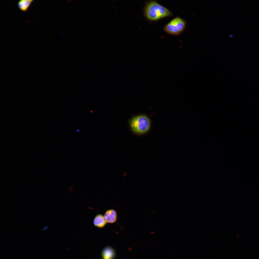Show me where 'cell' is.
<instances>
[{"instance_id": "1", "label": "cell", "mask_w": 259, "mask_h": 259, "mask_svg": "<svg viewBox=\"0 0 259 259\" xmlns=\"http://www.w3.org/2000/svg\"><path fill=\"white\" fill-rule=\"evenodd\" d=\"M144 13L146 18L151 21H157L172 14L168 8L153 0L146 3Z\"/></svg>"}, {"instance_id": "2", "label": "cell", "mask_w": 259, "mask_h": 259, "mask_svg": "<svg viewBox=\"0 0 259 259\" xmlns=\"http://www.w3.org/2000/svg\"><path fill=\"white\" fill-rule=\"evenodd\" d=\"M151 121L146 115L141 114L134 117L129 121L131 129L134 133L143 135L150 130Z\"/></svg>"}, {"instance_id": "3", "label": "cell", "mask_w": 259, "mask_h": 259, "mask_svg": "<svg viewBox=\"0 0 259 259\" xmlns=\"http://www.w3.org/2000/svg\"><path fill=\"white\" fill-rule=\"evenodd\" d=\"M186 22L184 20L179 17H176L165 26L164 29L167 33L177 35L182 32L185 28Z\"/></svg>"}, {"instance_id": "4", "label": "cell", "mask_w": 259, "mask_h": 259, "mask_svg": "<svg viewBox=\"0 0 259 259\" xmlns=\"http://www.w3.org/2000/svg\"><path fill=\"white\" fill-rule=\"evenodd\" d=\"M102 256L103 259H114L116 253L113 248L109 246L106 247L102 250Z\"/></svg>"}, {"instance_id": "5", "label": "cell", "mask_w": 259, "mask_h": 259, "mask_svg": "<svg viewBox=\"0 0 259 259\" xmlns=\"http://www.w3.org/2000/svg\"><path fill=\"white\" fill-rule=\"evenodd\" d=\"M104 217L107 223H113L116 222L117 215L116 211L112 209H109L105 212Z\"/></svg>"}, {"instance_id": "6", "label": "cell", "mask_w": 259, "mask_h": 259, "mask_svg": "<svg viewBox=\"0 0 259 259\" xmlns=\"http://www.w3.org/2000/svg\"><path fill=\"white\" fill-rule=\"evenodd\" d=\"M93 223L94 226L99 228H103L107 223L104 216L101 214H98L95 217Z\"/></svg>"}, {"instance_id": "7", "label": "cell", "mask_w": 259, "mask_h": 259, "mask_svg": "<svg viewBox=\"0 0 259 259\" xmlns=\"http://www.w3.org/2000/svg\"><path fill=\"white\" fill-rule=\"evenodd\" d=\"M33 0H21L18 3V6L19 9L21 11L26 12L28 11V9Z\"/></svg>"}, {"instance_id": "8", "label": "cell", "mask_w": 259, "mask_h": 259, "mask_svg": "<svg viewBox=\"0 0 259 259\" xmlns=\"http://www.w3.org/2000/svg\"><path fill=\"white\" fill-rule=\"evenodd\" d=\"M47 226H46L45 227H44L42 229H41V231H45V230H46L47 229Z\"/></svg>"}, {"instance_id": "9", "label": "cell", "mask_w": 259, "mask_h": 259, "mask_svg": "<svg viewBox=\"0 0 259 259\" xmlns=\"http://www.w3.org/2000/svg\"><path fill=\"white\" fill-rule=\"evenodd\" d=\"M154 233H155V232H154L153 231V232H151L152 234H154Z\"/></svg>"}, {"instance_id": "10", "label": "cell", "mask_w": 259, "mask_h": 259, "mask_svg": "<svg viewBox=\"0 0 259 259\" xmlns=\"http://www.w3.org/2000/svg\"><path fill=\"white\" fill-rule=\"evenodd\" d=\"M79 129H78V130H77V132H79Z\"/></svg>"}]
</instances>
